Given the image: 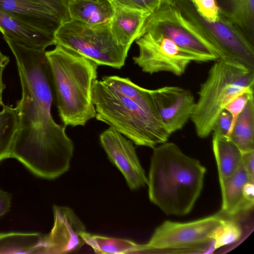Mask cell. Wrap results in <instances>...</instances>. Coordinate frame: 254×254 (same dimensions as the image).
I'll use <instances>...</instances> for the list:
<instances>
[{
  "instance_id": "cell-1",
  "label": "cell",
  "mask_w": 254,
  "mask_h": 254,
  "mask_svg": "<svg viewBox=\"0 0 254 254\" xmlns=\"http://www.w3.org/2000/svg\"><path fill=\"white\" fill-rule=\"evenodd\" d=\"M4 40L15 57L22 91L10 158L38 177L56 179L68 171L74 145L65 126L56 123L52 116L54 94L46 51L6 37Z\"/></svg>"
},
{
  "instance_id": "cell-2",
  "label": "cell",
  "mask_w": 254,
  "mask_h": 254,
  "mask_svg": "<svg viewBox=\"0 0 254 254\" xmlns=\"http://www.w3.org/2000/svg\"><path fill=\"white\" fill-rule=\"evenodd\" d=\"M153 149L147 183L150 201L167 215L188 214L202 191L205 167L173 142Z\"/></svg>"
},
{
  "instance_id": "cell-3",
  "label": "cell",
  "mask_w": 254,
  "mask_h": 254,
  "mask_svg": "<svg viewBox=\"0 0 254 254\" xmlns=\"http://www.w3.org/2000/svg\"><path fill=\"white\" fill-rule=\"evenodd\" d=\"M59 115L65 126H84L96 116L92 87L98 65L57 44L46 52Z\"/></svg>"
},
{
  "instance_id": "cell-4",
  "label": "cell",
  "mask_w": 254,
  "mask_h": 254,
  "mask_svg": "<svg viewBox=\"0 0 254 254\" xmlns=\"http://www.w3.org/2000/svg\"><path fill=\"white\" fill-rule=\"evenodd\" d=\"M214 62L200 85L190 118L201 138L212 132L220 114L233 99L244 93H254V68L225 57Z\"/></svg>"
},
{
  "instance_id": "cell-5",
  "label": "cell",
  "mask_w": 254,
  "mask_h": 254,
  "mask_svg": "<svg viewBox=\"0 0 254 254\" xmlns=\"http://www.w3.org/2000/svg\"><path fill=\"white\" fill-rule=\"evenodd\" d=\"M95 118L114 128L135 144L154 148L170 134L156 114L96 79L92 87Z\"/></svg>"
},
{
  "instance_id": "cell-6",
  "label": "cell",
  "mask_w": 254,
  "mask_h": 254,
  "mask_svg": "<svg viewBox=\"0 0 254 254\" xmlns=\"http://www.w3.org/2000/svg\"><path fill=\"white\" fill-rule=\"evenodd\" d=\"M55 37L56 45L71 50L98 65L117 69L125 65L130 48L117 43L110 22L90 25L70 19L62 22Z\"/></svg>"
},
{
  "instance_id": "cell-7",
  "label": "cell",
  "mask_w": 254,
  "mask_h": 254,
  "mask_svg": "<svg viewBox=\"0 0 254 254\" xmlns=\"http://www.w3.org/2000/svg\"><path fill=\"white\" fill-rule=\"evenodd\" d=\"M146 32L161 34L180 47L211 61L223 57L210 38L181 12L172 0L163 4L150 15L141 36Z\"/></svg>"
},
{
  "instance_id": "cell-8",
  "label": "cell",
  "mask_w": 254,
  "mask_h": 254,
  "mask_svg": "<svg viewBox=\"0 0 254 254\" xmlns=\"http://www.w3.org/2000/svg\"><path fill=\"white\" fill-rule=\"evenodd\" d=\"M139 54L134 63L150 74L168 72L179 76L192 62H208L209 58L186 50L161 34L146 32L135 40Z\"/></svg>"
},
{
  "instance_id": "cell-9",
  "label": "cell",
  "mask_w": 254,
  "mask_h": 254,
  "mask_svg": "<svg viewBox=\"0 0 254 254\" xmlns=\"http://www.w3.org/2000/svg\"><path fill=\"white\" fill-rule=\"evenodd\" d=\"M175 3L182 12L211 39L223 57L254 68V45L223 13L217 21L209 22L199 15L190 0H175Z\"/></svg>"
},
{
  "instance_id": "cell-10",
  "label": "cell",
  "mask_w": 254,
  "mask_h": 254,
  "mask_svg": "<svg viewBox=\"0 0 254 254\" xmlns=\"http://www.w3.org/2000/svg\"><path fill=\"white\" fill-rule=\"evenodd\" d=\"M222 219L216 214L186 222L165 221L156 228L148 242L143 244L141 253L199 250L200 246L212 241L209 236Z\"/></svg>"
},
{
  "instance_id": "cell-11",
  "label": "cell",
  "mask_w": 254,
  "mask_h": 254,
  "mask_svg": "<svg viewBox=\"0 0 254 254\" xmlns=\"http://www.w3.org/2000/svg\"><path fill=\"white\" fill-rule=\"evenodd\" d=\"M54 224L43 236L37 254H64L79 250L85 243L82 234L85 227L74 211L67 206L53 207Z\"/></svg>"
},
{
  "instance_id": "cell-12",
  "label": "cell",
  "mask_w": 254,
  "mask_h": 254,
  "mask_svg": "<svg viewBox=\"0 0 254 254\" xmlns=\"http://www.w3.org/2000/svg\"><path fill=\"white\" fill-rule=\"evenodd\" d=\"M155 112L171 135L181 129L190 118L195 101L193 94L180 87L149 89Z\"/></svg>"
},
{
  "instance_id": "cell-13",
  "label": "cell",
  "mask_w": 254,
  "mask_h": 254,
  "mask_svg": "<svg viewBox=\"0 0 254 254\" xmlns=\"http://www.w3.org/2000/svg\"><path fill=\"white\" fill-rule=\"evenodd\" d=\"M100 141L109 159L122 173L131 190L147 185L148 178L131 140L110 127L100 134Z\"/></svg>"
},
{
  "instance_id": "cell-14",
  "label": "cell",
  "mask_w": 254,
  "mask_h": 254,
  "mask_svg": "<svg viewBox=\"0 0 254 254\" xmlns=\"http://www.w3.org/2000/svg\"><path fill=\"white\" fill-rule=\"evenodd\" d=\"M0 9L42 31L54 35L64 21L52 10L31 0H0Z\"/></svg>"
},
{
  "instance_id": "cell-15",
  "label": "cell",
  "mask_w": 254,
  "mask_h": 254,
  "mask_svg": "<svg viewBox=\"0 0 254 254\" xmlns=\"http://www.w3.org/2000/svg\"><path fill=\"white\" fill-rule=\"evenodd\" d=\"M112 5L114 8L110 22L112 33L119 45L130 48L141 36L145 23L152 13L144 9Z\"/></svg>"
},
{
  "instance_id": "cell-16",
  "label": "cell",
  "mask_w": 254,
  "mask_h": 254,
  "mask_svg": "<svg viewBox=\"0 0 254 254\" xmlns=\"http://www.w3.org/2000/svg\"><path fill=\"white\" fill-rule=\"evenodd\" d=\"M0 31L25 47L45 50L56 45L55 35L42 31L0 9Z\"/></svg>"
},
{
  "instance_id": "cell-17",
  "label": "cell",
  "mask_w": 254,
  "mask_h": 254,
  "mask_svg": "<svg viewBox=\"0 0 254 254\" xmlns=\"http://www.w3.org/2000/svg\"><path fill=\"white\" fill-rule=\"evenodd\" d=\"M249 181L251 182L242 161L232 176L219 181L222 195L221 212L222 213L233 216L253 208V206L246 200L243 194L244 186Z\"/></svg>"
},
{
  "instance_id": "cell-18",
  "label": "cell",
  "mask_w": 254,
  "mask_h": 254,
  "mask_svg": "<svg viewBox=\"0 0 254 254\" xmlns=\"http://www.w3.org/2000/svg\"><path fill=\"white\" fill-rule=\"evenodd\" d=\"M212 149L219 181L230 177L242 163V151L229 137L213 132Z\"/></svg>"
},
{
  "instance_id": "cell-19",
  "label": "cell",
  "mask_w": 254,
  "mask_h": 254,
  "mask_svg": "<svg viewBox=\"0 0 254 254\" xmlns=\"http://www.w3.org/2000/svg\"><path fill=\"white\" fill-rule=\"evenodd\" d=\"M70 19L88 24L110 22L114 8L108 0H76L68 3Z\"/></svg>"
},
{
  "instance_id": "cell-20",
  "label": "cell",
  "mask_w": 254,
  "mask_h": 254,
  "mask_svg": "<svg viewBox=\"0 0 254 254\" xmlns=\"http://www.w3.org/2000/svg\"><path fill=\"white\" fill-rule=\"evenodd\" d=\"M222 13L254 45V0H220Z\"/></svg>"
},
{
  "instance_id": "cell-21",
  "label": "cell",
  "mask_w": 254,
  "mask_h": 254,
  "mask_svg": "<svg viewBox=\"0 0 254 254\" xmlns=\"http://www.w3.org/2000/svg\"><path fill=\"white\" fill-rule=\"evenodd\" d=\"M229 137L242 152L254 150V96L237 117Z\"/></svg>"
},
{
  "instance_id": "cell-22",
  "label": "cell",
  "mask_w": 254,
  "mask_h": 254,
  "mask_svg": "<svg viewBox=\"0 0 254 254\" xmlns=\"http://www.w3.org/2000/svg\"><path fill=\"white\" fill-rule=\"evenodd\" d=\"M43 235L37 232L0 233V254H37Z\"/></svg>"
},
{
  "instance_id": "cell-23",
  "label": "cell",
  "mask_w": 254,
  "mask_h": 254,
  "mask_svg": "<svg viewBox=\"0 0 254 254\" xmlns=\"http://www.w3.org/2000/svg\"><path fill=\"white\" fill-rule=\"evenodd\" d=\"M82 237L96 254H138L143 249V245L125 239L94 235L86 231Z\"/></svg>"
},
{
  "instance_id": "cell-24",
  "label": "cell",
  "mask_w": 254,
  "mask_h": 254,
  "mask_svg": "<svg viewBox=\"0 0 254 254\" xmlns=\"http://www.w3.org/2000/svg\"><path fill=\"white\" fill-rule=\"evenodd\" d=\"M102 81L114 91L133 101L145 110L156 114L149 89L139 86L128 78L118 76H105L103 77Z\"/></svg>"
},
{
  "instance_id": "cell-25",
  "label": "cell",
  "mask_w": 254,
  "mask_h": 254,
  "mask_svg": "<svg viewBox=\"0 0 254 254\" xmlns=\"http://www.w3.org/2000/svg\"><path fill=\"white\" fill-rule=\"evenodd\" d=\"M18 125V116L16 107L3 105L0 111V162L10 158Z\"/></svg>"
},
{
  "instance_id": "cell-26",
  "label": "cell",
  "mask_w": 254,
  "mask_h": 254,
  "mask_svg": "<svg viewBox=\"0 0 254 254\" xmlns=\"http://www.w3.org/2000/svg\"><path fill=\"white\" fill-rule=\"evenodd\" d=\"M242 235L240 225L233 220L222 219L221 223L210 234L209 239L214 242L215 250L238 241Z\"/></svg>"
},
{
  "instance_id": "cell-27",
  "label": "cell",
  "mask_w": 254,
  "mask_h": 254,
  "mask_svg": "<svg viewBox=\"0 0 254 254\" xmlns=\"http://www.w3.org/2000/svg\"><path fill=\"white\" fill-rule=\"evenodd\" d=\"M199 15L205 21L214 22L221 16L217 0H190Z\"/></svg>"
},
{
  "instance_id": "cell-28",
  "label": "cell",
  "mask_w": 254,
  "mask_h": 254,
  "mask_svg": "<svg viewBox=\"0 0 254 254\" xmlns=\"http://www.w3.org/2000/svg\"><path fill=\"white\" fill-rule=\"evenodd\" d=\"M113 5L144 9L152 13L169 0H108Z\"/></svg>"
},
{
  "instance_id": "cell-29",
  "label": "cell",
  "mask_w": 254,
  "mask_h": 254,
  "mask_svg": "<svg viewBox=\"0 0 254 254\" xmlns=\"http://www.w3.org/2000/svg\"><path fill=\"white\" fill-rule=\"evenodd\" d=\"M254 96V93H244L233 99L225 107L224 110L231 115L232 121L229 135L233 128L234 123L240 113L245 108L249 100Z\"/></svg>"
},
{
  "instance_id": "cell-30",
  "label": "cell",
  "mask_w": 254,
  "mask_h": 254,
  "mask_svg": "<svg viewBox=\"0 0 254 254\" xmlns=\"http://www.w3.org/2000/svg\"><path fill=\"white\" fill-rule=\"evenodd\" d=\"M44 5L58 14L63 21L70 19L68 4L64 0H31Z\"/></svg>"
},
{
  "instance_id": "cell-31",
  "label": "cell",
  "mask_w": 254,
  "mask_h": 254,
  "mask_svg": "<svg viewBox=\"0 0 254 254\" xmlns=\"http://www.w3.org/2000/svg\"><path fill=\"white\" fill-rule=\"evenodd\" d=\"M232 118L229 112L224 110L218 116L212 132L229 137Z\"/></svg>"
},
{
  "instance_id": "cell-32",
  "label": "cell",
  "mask_w": 254,
  "mask_h": 254,
  "mask_svg": "<svg viewBox=\"0 0 254 254\" xmlns=\"http://www.w3.org/2000/svg\"><path fill=\"white\" fill-rule=\"evenodd\" d=\"M242 163L250 181L254 182V150L242 152Z\"/></svg>"
},
{
  "instance_id": "cell-33",
  "label": "cell",
  "mask_w": 254,
  "mask_h": 254,
  "mask_svg": "<svg viewBox=\"0 0 254 254\" xmlns=\"http://www.w3.org/2000/svg\"><path fill=\"white\" fill-rule=\"evenodd\" d=\"M11 194L0 189V217L8 212L11 207Z\"/></svg>"
},
{
  "instance_id": "cell-34",
  "label": "cell",
  "mask_w": 254,
  "mask_h": 254,
  "mask_svg": "<svg viewBox=\"0 0 254 254\" xmlns=\"http://www.w3.org/2000/svg\"><path fill=\"white\" fill-rule=\"evenodd\" d=\"M9 62V57L3 55L0 50V107L4 105L2 102V93L5 88V85L2 80V74Z\"/></svg>"
},
{
  "instance_id": "cell-35",
  "label": "cell",
  "mask_w": 254,
  "mask_h": 254,
  "mask_svg": "<svg viewBox=\"0 0 254 254\" xmlns=\"http://www.w3.org/2000/svg\"><path fill=\"white\" fill-rule=\"evenodd\" d=\"M254 182H248L243 188L244 197L246 200L254 206Z\"/></svg>"
},
{
  "instance_id": "cell-36",
  "label": "cell",
  "mask_w": 254,
  "mask_h": 254,
  "mask_svg": "<svg viewBox=\"0 0 254 254\" xmlns=\"http://www.w3.org/2000/svg\"><path fill=\"white\" fill-rule=\"evenodd\" d=\"M66 3H68L70 2H71L72 1L76 0H64Z\"/></svg>"
}]
</instances>
